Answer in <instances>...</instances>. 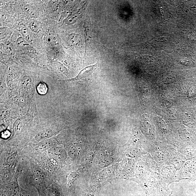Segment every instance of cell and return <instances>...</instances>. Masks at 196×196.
I'll use <instances>...</instances> for the list:
<instances>
[{
	"label": "cell",
	"mask_w": 196,
	"mask_h": 196,
	"mask_svg": "<svg viewBox=\"0 0 196 196\" xmlns=\"http://www.w3.org/2000/svg\"><path fill=\"white\" fill-rule=\"evenodd\" d=\"M48 154L51 158L59 161L66 158V153L64 150L60 148L52 147L48 150Z\"/></svg>",
	"instance_id": "obj_1"
},
{
	"label": "cell",
	"mask_w": 196,
	"mask_h": 196,
	"mask_svg": "<svg viewBox=\"0 0 196 196\" xmlns=\"http://www.w3.org/2000/svg\"><path fill=\"white\" fill-rule=\"evenodd\" d=\"M97 66H98V63L93 65L88 66L85 68L81 71L78 76L75 78V79L80 80L89 77L92 74L95 68Z\"/></svg>",
	"instance_id": "obj_2"
},
{
	"label": "cell",
	"mask_w": 196,
	"mask_h": 196,
	"mask_svg": "<svg viewBox=\"0 0 196 196\" xmlns=\"http://www.w3.org/2000/svg\"><path fill=\"white\" fill-rule=\"evenodd\" d=\"M53 135L54 133L52 131L45 130L42 131L37 134L35 136V139L37 141H42L50 139Z\"/></svg>",
	"instance_id": "obj_3"
},
{
	"label": "cell",
	"mask_w": 196,
	"mask_h": 196,
	"mask_svg": "<svg viewBox=\"0 0 196 196\" xmlns=\"http://www.w3.org/2000/svg\"><path fill=\"white\" fill-rule=\"evenodd\" d=\"M24 11L27 14L34 18H37L39 16L37 10L29 4H25L23 7Z\"/></svg>",
	"instance_id": "obj_4"
},
{
	"label": "cell",
	"mask_w": 196,
	"mask_h": 196,
	"mask_svg": "<svg viewBox=\"0 0 196 196\" xmlns=\"http://www.w3.org/2000/svg\"><path fill=\"white\" fill-rule=\"evenodd\" d=\"M3 49L5 54L8 55L13 56L15 53V48L12 43L10 42H6L3 44Z\"/></svg>",
	"instance_id": "obj_5"
},
{
	"label": "cell",
	"mask_w": 196,
	"mask_h": 196,
	"mask_svg": "<svg viewBox=\"0 0 196 196\" xmlns=\"http://www.w3.org/2000/svg\"><path fill=\"white\" fill-rule=\"evenodd\" d=\"M52 145L53 143L51 141L46 140L42 141L39 144L37 148V151L42 152L51 149L52 147Z\"/></svg>",
	"instance_id": "obj_6"
},
{
	"label": "cell",
	"mask_w": 196,
	"mask_h": 196,
	"mask_svg": "<svg viewBox=\"0 0 196 196\" xmlns=\"http://www.w3.org/2000/svg\"><path fill=\"white\" fill-rule=\"evenodd\" d=\"M22 37L28 42H31V35L26 27H23L20 30Z\"/></svg>",
	"instance_id": "obj_7"
},
{
	"label": "cell",
	"mask_w": 196,
	"mask_h": 196,
	"mask_svg": "<svg viewBox=\"0 0 196 196\" xmlns=\"http://www.w3.org/2000/svg\"><path fill=\"white\" fill-rule=\"evenodd\" d=\"M29 27L32 32L37 33L40 30L41 28V25L40 23H39V22L37 20H33L30 22Z\"/></svg>",
	"instance_id": "obj_8"
},
{
	"label": "cell",
	"mask_w": 196,
	"mask_h": 196,
	"mask_svg": "<svg viewBox=\"0 0 196 196\" xmlns=\"http://www.w3.org/2000/svg\"><path fill=\"white\" fill-rule=\"evenodd\" d=\"M78 15L77 13H74L69 15L66 20V22L68 25H72L75 23L78 19Z\"/></svg>",
	"instance_id": "obj_9"
},
{
	"label": "cell",
	"mask_w": 196,
	"mask_h": 196,
	"mask_svg": "<svg viewBox=\"0 0 196 196\" xmlns=\"http://www.w3.org/2000/svg\"><path fill=\"white\" fill-rule=\"evenodd\" d=\"M37 90L40 95H44L47 93L48 88L45 83H41L37 86Z\"/></svg>",
	"instance_id": "obj_10"
},
{
	"label": "cell",
	"mask_w": 196,
	"mask_h": 196,
	"mask_svg": "<svg viewBox=\"0 0 196 196\" xmlns=\"http://www.w3.org/2000/svg\"><path fill=\"white\" fill-rule=\"evenodd\" d=\"M18 158V153L16 152L14 153L8 157L7 159V162L10 165H13L16 162Z\"/></svg>",
	"instance_id": "obj_11"
},
{
	"label": "cell",
	"mask_w": 196,
	"mask_h": 196,
	"mask_svg": "<svg viewBox=\"0 0 196 196\" xmlns=\"http://www.w3.org/2000/svg\"><path fill=\"white\" fill-rule=\"evenodd\" d=\"M16 44L18 46L22 48L25 47L29 45L28 42L22 37H19L17 39Z\"/></svg>",
	"instance_id": "obj_12"
},
{
	"label": "cell",
	"mask_w": 196,
	"mask_h": 196,
	"mask_svg": "<svg viewBox=\"0 0 196 196\" xmlns=\"http://www.w3.org/2000/svg\"><path fill=\"white\" fill-rule=\"evenodd\" d=\"M78 148L76 146H73L70 148L69 151V154L71 158H75L76 157L78 153Z\"/></svg>",
	"instance_id": "obj_13"
},
{
	"label": "cell",
	"mask_w": 196,
	"mask_h": 196,
	"mask_svg": "<svg viewBox=\"0 0 196 196\" xmlns=\"http://www.w3.org/2000/svg\"><path fill=\"white\" fill-rule=\"evenodd\" d=\"M33 173L34 174L35 176L38 178L42 180L45 178V175L43 172L38 168H36L35 170H34Z\"/></svg>",
	"instance_id": "obj_14"
},
{
	"label": "cell",
	"mask_w": 196,
	"mask_h": 196,
	"mask_svg": "<svg viewBox=\"0 0 196 196\" xmlns=\"http://www.w3.org/2000/svg\"><path fill=\"white\" fill-rule=\"evenodd\" d=\"M78 36L76 34H72L69 36V43L71 44H75L77 42Z\"/></svg>",
	"instance_id": "obj_15"
},
{
	"label": "cell",
	"mask_w": 196,
	"mask_h": 196,
	"mask_svg": "<svg viewBox=\"0 0 196 196\" xmlns=\"http://www.w3.org/2000/svg\"><path fill=\"white\" fill-rule=\"evenodd\" d=\"M49 196H60L58 191L57 189L54 188H51L49 191Z\"/></svg>",
	"instance_id": "obj_16"
},
{
	"label": "cell",
	"mask_w": 196,
	"mask_h": 196,
	"mask_svg": "<svg viewBox=\"0 0 196 196\" xmlns=\"http://www.w3.org/2000/svg\"><path fill=\"white\" fill-rule=\"evenodd\" d=\"M46 40L47 42L50 44H54L57 42L56 37L51 35L47 36Z\"/></svg>",
	"instance_id": "obj_17"
},
{
	"label": "cell",
	"mask_w": 196,
	"mask_h": 196,
	"mask_svg": "<svg viewBox=\"0 0 196 196\" xmlns=\"http://www.w3.org/2000/svg\"><path fill=\"white\" fill-rule=\"evenodd\" d=\"M76 177V173L75 172H73V173H71L69 177V183H72L74 181Z\"/></svg>",
	"instance_id": "obj_18"
},
{
	"label": "cell",
	"mask_w": 196,
	"mask_h": 196,
	"mask_svg": "<svg viewBox=\"0 0 196 196\" xmlns=\"http://www.w3.org/2000/svg\"><path fill=\"white\" fill-rule=\"evenodd\" d=\"M8 196H20L19 194L16 191H14L12 192Z\"/></svg>",
	"instance_id": "obj_19"
},
{
	"label": "cell",
	"mask_w": 196,
	"mask_h": 196,
	"mask_svg": "<svg viewBox=\"0 0 196 196\" xmlns=\"http://www.w3.org/2000/svg\"><path fill=\"white\" fill-rule=\"evenodd\" d=\"M160 13H161L162 16H163V15L164 14V11H163V8H160Z\"/></svg>",
	"instance_id": "obj_20"
},
{
	"label": "cell",
	"mask_w": 196,
	"mask_h": 196,
	"mask_svg": "<svg viewBox=\"0 0 196 196\" xmlns=\"http://www.w3.org/2000/svg\"><path fill=\"white\" fill-rule=\"evenodd\" d=\"M1 196H6V195H4V194H1Z\"/></svg>",
	"instance_id": "obj_21"
}]
</instances>
